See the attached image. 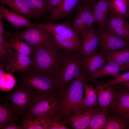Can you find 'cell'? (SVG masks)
I'll return each mask as SVG.
<instances>
[{
	"mask_svg": "<svg viewBox=\"0 0 129 129\" xmlns=\"http://www.w3.org/2000/svg\"><path fill=\"white\" fill-rule=\"evenodd\" d=\"M86 77L83 74L71 81L60 94L59 105L54 114L62 120L80 108Z\"/></svg>",
	"mask_w": 129,
	"mask_h": 129,
	"instance_id": "cell-1",
	"label": "cell"
},
{
	"mask_svg": "<svg viewBox=\"0 0 129 129\" xmlns=\"http://www.w3.org/2000/svg\"><path fill=\"white\" fill-rule=\"evenodd\" d=\"M18 81L19 84L38 94L49 96L61 92L54 78L43 73L33 65L25 72L19 73Z\"/></svg>",
	"mask_w": 129,
	"mask_h": 129,
	"instance_id": "cell-2",
	"label": "cell"
},
{
	"mask_svg": "<svg viewBox=\"0 0 129 129\" xmlns=\"http://www.w3.org/2000/svg\"><path fill=\"white\" fill-rule=\"evenodd\" d=\"M64 53L54 42L46 46L34 47L32 55L33 65L43 73L54 78Z\"/></svg>",
	"mask_w": 129,
	"mask_h": 129,
	"instance_id": "cell-3",
	"label": "cell"
},
{
	"mask_svg": "<svg viewBox=\"0 0 129 129\" xmlns=\"http://www.w3.org/2000/svg\"><path fill=\"white\" fill-rule=\"evenodd\" d=\"M83 74L81 56L80 51L64 52L54 78L61 92L70 81Z\"/></svg>",
	"mask_w": 129,
	"mask_h": 129,
	"instance_id": "cell-4",
	"label": "cell"
},
{
	"mask_svg": "<svg viewBox=\"0 0 129 129\" xmlns=\"http://www.w3.org/2000/svg\"><path fill=\"white\" fill-rule=\"evenodd\" d=\"M38 94L31 89L19 84L15 86L13 92L1 97L0 100L10 102L13 110L21 120L32 106Z\"/></svg>",
	"mask_w": 129,
	"mask_h": 129,
	"instance_id": "cell-5",
	"label": "cell"
},
{
	"mask_svg": "<svg viewBox=\"0 0 129 129\" xmlns=\"http://www.w3.org/2000/svg\"><path fill=\"white\" fill-rule=\"evenodd\" d=\"M61 93L49 96L38 94L32 106L23 118L45 116L54 113L60 103Z\"/></svg>",
	"mask_w": 129,
	"mask_h": 129,
	"instance_id": "cell-6",
	"label": "cell"
},
{
	"mask_svg": "<svg viewBox=\"0 0 129 129\" xmlns=\"http://www.w3.org/2000/svg\"><path fill=\"white\" fill-rule=\"evenodd\" d=\"M5 37L11 36L16 37L34 47L46 46L54 43L51 34L36 25L30 28H26L22 31H17L14 33L5 31Z\"/></svg>",
	"mask_w": 129,
	"mask_h": 129,
	"instance_id": "cell-7",
	"label": "cell"
},
{
	"mask_svg": "<svg viewBox=\"0 0 129 129\" xmlns=\"http://www.w3.org/2000/svg\"><path fill=\"white\" fill-rule=\"evenodd\" d=\"M92 82L94 83L96 90L99 108L110 111L117 101L118 92L117 88L114 85L107 84L105 81L96 79Z\"/></svg>",
	"mask_w": 129,
	"mask_h": 129,
	"instance_id": "cell-8",
	"label": "cell"
},
{
	"mask_svg": "<svg viewBox=\"0 0 129 129\" xmlns=\"http://www.w3.org/2000/svg\"><path fill=\"white\" fill-rule=\"evenodd\" d=\"M98 29L99 34V52L105 57L112 51L129 48V42L105 29Z\"/></svg>",
	"mask_w": 129,
	"mask_h": 129,
	"instance_id": "cell-9",
	"label": "cell"
},
{
	"mask_svg": "<svg viewBox=\"0 0 129 129\" xmlns=\"http://www.w3.org/2000/svg\"><path fill=\"white\" fill-rule=\"evenodd\" d=\"M91 8L83 4L76 10L72 23L74 28L81 38L84 36L95 21Z\"/></svg>",
	"mask_w": 129,
	"mask_h": 129,
	"instance_id": "cell-10",
	"label": "cell"
},
{
	"mask_svg": "<svg viewBox=\"0 0 129 129\" xmlns=\"http://www.w3.org/2000/svg\"><path fill=\"white\" fill-rule=\"evenodd\" d=\"M83 4L81 0H63L58 6L46 16V23H54L70 16Z\"/></svg>",
	"mask_w": 129,
	"mask_h": 129,
	"instance_id": "cell-11",
	"label": "cell"
},
{
	"mask_svg": "<svg viewBox=\"0 0 129 129\" xmlns=\"http://www.w3.org/2000/svg\"><path fill=\"white\" fill-rule=\"evenodd\" d=\"M81 59L83 72L86 77L85 81H91L107 61L106 57L97 51L87 56H81Z\"/></svg>",
	"mask_w": 129,
	"mask_h": 129,
	"instance_id": "cell-12",
	"label": "cell"
},
{
	"mask_svg": "<svg viewBox=\"0 0 129 129\" xmlns=\"http://www.w3.org/2000/svg\"><path fill=\"white\" fill-rule=\"evenodd\" d=\"M36 25L46 29L51 34H56L71 39L81 44L80 36L71 27L68 20L58 24L37 23Z\"/></svg>",
	"mask_w": 129,
	"mask_h": 129,
	"instance_id": "cell-13",
	"label": "cell"
},
{
	"mask_svg": "<svg viewBox=\"0 0 129 129\" xmlns=\"http://www.w3.org/2000/svg\"><path fill=\"white\" fill-rule=\"evenodd\" d=\"M97 110L88 111L79 108L64 118L63 121L66 124H69L73 129H87Z\"/></svg>",
	"mask_w": 129,
	"mask_h": 129,
	"instance_id": "cell-14",
	"label": "cell"
},
{
	"mask_svg": "<svg viewBox=\"0 0 129 129\" xmlns=\"http://www.w3.org/2000/svg\"><path fill=\"white\" fill-rule=\"evenodd\" d=\"M112 0H98L92 5L91 11L98 29H104L109 20Z\"/></svg>",
	"mask_w": 129,
	"mask_h": 129,
	"instance_id": "cell-15",
	"label": "cell"
},
{
	"mask_svg": "<svg viewBox=\"0 0 129 129\" xmlns=\"http://www.w3.org/2000/svg\"><path fill=\"white\" fill-rule=\"evenodd\" d=\"M0 17L11 24L17 30L23 27L29 28L36 25V23L31 22L27 19L8 8L1 3Z\"/></svg>",
	"mask_w": 129,
	"mask_h": 129,
	"instance_id": "cell-16",
	"label": "cell"
},
{
	"mask_svg": "<svg viewBox=\"0 0 129 129\" xmlns=\"http://www.w3.org/2000/svg\"><path fill=\"white\" fill-rule=\"evenodd\" d=\"M81 47L80 53L82 56H88L97 51L99 40L98 29H96L92 26L86 34L81 38Z\"/></svg>",
	"mask_w": 129,
	"mask_h": 129,
	"instance_id": "cell-17",
	"label": "cell"
},
{
	"mask_svg": "<svg viewBox=\"0 0 129 129\" xmlns=\"http://www.w3.org/2000/svg\"><path fill=\"white\" fill-rule=\"evenodd\" d=\"M118 92L116 102L110 111L127 120L129 124V91L119 84L114 85Z\"/></svg>",
	"mask_w": 129,
	"mask_h": 129,
	"instance_id": "cell-18",
	"label": "cell"
},
{
	"mask_svg": "<svg viewBox=\"0 0 129 129\" xmlns=\"http://www.w3.org/2000/svg\"><path fill=\"white\" fill-rule=\"evenodd\" d=\"M127 22L125 19L115 16L110 11L109 21L104 29L129 42V29Z\"/></svg>",
	"mask_w": 129,
	"mask_h": 129,
	"instance_id": "cell-19",
	"label": "cell"
},
{
	"mask_svg": "<svg viewBox=\"0 0 129 129\" xmlns=\"http://www.w3.org/2000/svg\"><path fill=\"white\" fill-rule=\"evenodd\" d=\"M0 2L13 11L27 19L33 18L27 0H0Z\"/></svg>",
	"mask_w": 129,
	"mask_h": 129,
	"instance_id": "cell-20",
	"label": "cell"
},
{
	"mask_svg": "<svg viewBox=\"0 0 129 129\" xmlns=\"http://www.w3.org/2000/svg\"><path fill=\"white\" fill-rule=\"evenodd\" d=\"M6 42L8 46L18 54L28 56H31L33 54L34 47L25 43L19 37L9 36L7 37Z\"/></svg>",
	"mask_w": 129,
	"mask_h": 129,
	"instance_id": "cell-21",
	"label": "cell"
},
{
	"mask_svg": "<svg viewBox=\"0 0 129 129\" xmlns=\"http://www.w3.org/2000/svg\"><path fill=\"white\" fill-rule=\"evenodd\" d=\"M10 70L11 73L25 72L34 65L32 58L17 53L16 56L10 61Z\"/></svg>",
	"mask_w": 129,
	"mask_h": 129,
	"instance_id": "cell-22",
	"label": "cell"
},
{
	"mask_svg": "<svg viewBox=\"0 0 129 129\" xmlns=\"http://www.w3.org/2000/svg\"><path fill=\"white\" fill-rule=\"evenodd\" d=\"M125 66H122L114 62L107 61L92 78V81L99 78L108 76L117 77L120 72L126 70Z\"/></svg>",
	"mask_w": 129,
	"mask_h": 129,
	"instance_id": "cell-23",
	"label": "cell"
},
{
	"mask_svg": "<svg viewBox=\"0 0 129 129\" xmlns=\"http://www.w3.org/2000/svg\"><path fill=\"white\" fill-rule=\"evenodd\" d=\"M3 35H0V67L7 70H10L9 62L17 54L16 52L7 44Z\"/></svg>",
	"mask_w": 129,
	"mask_h": 129,
	"instance_id": "cell-24",
	"label": "cell"
},
{
	"mask_svg": "<svg viewBox=\"0 0 129 129\" xmlns=\"http://www.w3.org/2000/svg\"><path fill=\"white\" fill-rule=\"evenodd\" d=\"M54 42L61 50L65 52L80 51L81 45L71 39L61 36L52 34Z\"/></svg>",
	"mask_w": 129,
	"mask_h": 129,
	"instance_id": "cell-25",
	"label": "cell"
},
{
	"mask_svg": "<svg viewBox=\"0 0 129 129\" xmlns=\"http://www.w3.org/2000/svg\"><path fill=\"white\" fill-rule=\"evenodd\" d=\"M84 88L85 96L83 99L80 108L88 111L97 109L99 108L97 104V97L95 89L85 83Z\"/></svg>",
	"mask_w": 129,
	"mask_h": 129,
	"instance_id": "cell-26",
	"label": "cell"
},
{
	"mask_svg": "<svg viewBox=\"0 0 129 129\" xmlns=\"http://www.w3.org/2000/svg\"><path fill=\"white\" fill-rule=\"evenodd\" d=\"M3 103L0 104V129L3 128L10 121L14 120L17 122L19 117L16 113L10 103L5 100Z\"/></svg>",
	"mask_w": 129,
	"mask_h": 129,
	"instance_id": "cell-27",
	"label": "cell"
},
{
	"mask_svg": "<svg viewBox=\"0 0 129 129\" xmlns=\"http://www.w3.org/2000/svg\"><path fill=\"white\" fill-rule=\"evenodd\" d=\"M110 112L108 109L99 108L91 118L87 129H103Z\"/></svg>",
	"mask_w": 129,
	"mask_h": 129,
	"instance_id": "cell-28",
	"label": "cell"
},
{
	"mask_svg": "<svg viewBox=\"0 0 129 129\" xmlns=\"http://www.w3.org/2000/svg\"><path fill=\"white\" fill-rule=\"evenodd\" d=\"M33 18L38 21L48 13L47 0H27Z\"/></svg>",
	"mask_w": 129,
	"mask_h": 129,
	"instance_id": "cell-29",
	"label": "cell"
},
{
	"mask_svg": "<svg viewBox=\"0 0 129 129\" xmlns=\"http://www.w3.org/2000/svg\"><path fill=\"white\" fill-rule=\"evenodd\" d=\"M106 61L115 62L122 66L129 64V48L120 51H113L106 57Z\"/></svg>",
	"mask_w": 129,
	"mask_h": 129,
	"instance_id": "cell-30",
	"label": "cell"
},
{
	"mask_svg": "<svg viewBox=\"0 0 129 129\" xmlns=\"http://www.w3.org/2000/svg\"><path fill=\"white\" fill-rule=\"evenodd\" d=\"M110 11L119 17L129 19V4L124 0H112Z\"/></svg>",
	"mask_w": 129,
	"mask_h": 129,
	"instance_id": "cell-31",
	"label": "cell"
},
{
	"mask_svg": "<svg viewBox=\"0 0 129 129\" xmlns=\"http://www.w3.org/2000/svg\"><path fill=\"white\" fill-rule=\"evenodd\" d=\"M111 112L103 129H124L129 124L128 121L116 114Z\"/></svg>",
	"mask_w": 129,
	"mask_h": 129,
	"instance_id": "cell-32",
	"label": "cell"
},
{
	"mask_svg": "<svg viewBox=\"0 0 129 129\" xmlns=\"http://www.w3.org/2000/svg\"><path fill=\"white\" fill-rule=\"evenodd\" d=\"M36 118H41L44 120L46 129H69L63 120L54 114L44 117Z\"/></svg>",
	"mask_w": 129,
	"mask_h": 129,
	"instance_id": "cell-33",
	"label": "cell"
},
{
	"mask_svg": "<svg viewBox=\"0 0 129 129\" xmlns=\"http://www.w3.org/2000/svg\"><path fill=\"white\" fill-rule=\"evenodd\" d=\"M21 120L23 129H46L45 122L41 118H23Z\"/></svg>",
	"mask_w": 129,
	"mask_h": 129,
	"instance_id": "cell-34",
	"label": "cell"
},
{
	"mask_svg": "<svg viewBox=\"0 0 129 129\" xmlns=\"http://www.w3.org/2000/svg\"><path fill=\"white\" fill-rule=\"evenodd\" d=\"M129 80V71L125 73L119 74L117 77L113 79L105 81L107 85H114Z\"/></svg>",
	"mask_w": 129,
	"mask_h": 129,
	"instance_id": "cell-35",
	"label": "cell"
},
{
	"mask_svg": "<svg viewBox=\"0 0 129 129\" xmlns=\"http://www.w3.org/2000/svg\"><path fill=\"white\" fill-rule=\"evenodd\" d=\"M48 13L58 6L63 0H47Z\"/></svg>",
	"mask_w": 129,
	"mask_h": 129,
	"instance_id": "cell-36",
	"label": "cell"
},
{
	"mask_svg": "<svg viewBox=\"0 0 129 129\" xmlns=\"http://www.w3.org/2000/svg\"><path fill=\"white\" fill-rule=\"evenodd\" d=\"M16 122L12 120L10 121L3 128V129H23L22 126L17 125Z\"/></svg>",
	"mask_w": 129,
	"mask_h": 129,
	"instance_id": "cell-37",
	"label": "cell"
},
{
	"mask_svg": "<svg viewBox=\"0 0 129 129\" xmlns=\"http://www.w3.org/2000/svg\"><path fill=\"white\" fill-rule=\"evenodd\" d=\"M83 4L91 9L92 6L96 0H81Z\"/></svg>",
	"mask_w": 129,
	"mask_h": 129,
	"instance_id": "cell-38",
	"label": "cell"
},
{
	"mask_svg": "<svg viewBox=\"0 0 129 129\" xmlns=\"http://www.w3.org/2000/svg\"><path fill=\"white\" fill-rule=\"evenodd\" d=\"M119 84L123 86L126 90L129 91V80Z\"/></svg>",
	"mask_w": 129,
	"mask_h": 129,
	"instance_id": "cell-39",
	"label": "cell"
},
{
	"mask_svg": "<svg viewBox=\"0 0 129 129\" xmlns=\"http://www.w3.org/2000/svg\"><path fill=\"white\" fill-rule=\"evenodd\" d=\"M2 20V19L0 17V34H4L5 31L4 29V25Z\"/></svg>",
	"mask_w": 129,
	"mask_h": 129,
	"instance_id": "cell-40",
	"label": "cell"
},
{
	"mask_svg": "<svg viewBox=\"0 0 129 129\" xmlns=\"http://www.w3.org/2000/svg\"><path fill=\"white\" fill-rule=\"evenodd\" d=\"M126 68V70H129V64L125 66Z\"/></svg>",
	"mask_w": 129,
	"mask_h": 129,
	"instance_id": "cell-41",
	"label": "cell"
},
{
	"mask_svg": "<svg viewBox=\"0 0 129 129\" xmlns=\"http://www.w3.org/2000/svg\"><path fill=\"white\" fill-rule=\"evenodd\" d=\"M125 1L126 3L128 4H129V0H124Z\"/></svg>",
	"mask_w": 129,
	"mask_h": 129,
	"instance_id": "cell-42",
	"label": "cell"
},
{
	"mask_svg": "<svg viewBox=\"0 0 129 129\" xmlns=\"http://www.w3.org/2000/svg\"><path fill=\"white\" fill-rule=\"evenodd\" d=\"M127 27H128V28L129 29V23H128L127 22Z\"/></svg>",
	"mask_w": 129,
	"mask_h": 129,
	"instance_id": "cell-43",
	"label": "cell"
},
{
	"mask_svg": "<svg viewBox=\"0 0 129 129\" xmlns=\"http://www.w3.org/2000/svg\"><path fill=\"white\" fill-rule=\"evenodd\" d=\"M126 129H129V125H128L127 127H126Z\"/></svg>",
	"mask_w": 129,
	"mask_h": 129,
	"instance_id": "cell-44",
	"label": "cell"
}]
</instances>
